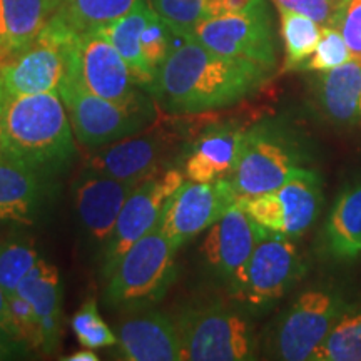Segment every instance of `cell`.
Returning <instances> with one entry per match:
<instances>
[{
    "instance_id": "6da1fadb",
    "label": "cell",
    "mask_w": 361,
    "mask_h": 361,
    "mask_svg": "<svg viewBox=\"0 0 361 361\" xmlns=\"http://www.w3.org/2000/svg\"><path fill=\"white\" fill-rule=\"evenodd\" d=\"M263 67L180 39L147 90L169 114H201L231 107L268 82Z\"/></svg>"
},
{
    "instance_id": "7a4b0ae2",
    "label": "cell",
    "mask_w": 361,
    "mask_h": 361,
    "mask_svg": "<svg viewBox=\"0 0 361 361\" xmlns=\"http://www.w3.org/2000/svg\"><path fill=\"white\" fill-rule=\"evenodd\" d=\"M2 152L40 174H61L78 149L57 90L8 99L2 116Z\"/></svg>"
},
{
    "instance_id": "3957f363",
    "label": "cell",
    "mask_w": 361,
    "mask_h": 361,
    "mask_svg": "<svg viewBox=\"0 0 361 361\" xmlns=\"http://www.w3.org/2000/svg\"><path fill=\"white\" fill-rule=\"evenodd\" d=\"M183 361H246L258 358L259 341L251 313L221 301L184 306L174 316Z\"/></svg>"
},
{
    "instance_id": "277c9868",
    "label": "cell",
    "mask_w": 361,
    "mask_h": 361,
    "mask_svg": "<svg viewBox=\"0 0 361 361\" xmlns=\"http://www.w3.org/2000/svg\"><path fill=\"white\" fill-rule=\"evenodd\" d=\"M178 250L159 224L135 241L107 279L104 301L111 308L141 311L166 296L176 279Z\"/></svg>"
},
{
    "instance_id": "5b68a950",
    "label": "cell",
    "mask_w": 361,
    "mask_h": 361,
    "mask_svg": "<svg viewBox=\"0 0 361 361\" xmlns=\"http://www.w3.org/2000/svg\"><path fill=\"white\" fill-rule=\"evenodd\" d=\"M306 159V149L290 129L259 123L245 130L229 180L239 197L259 196L283 186Z\"/></svg>"
},
{
    "instance_id": "8992f818",
    "label": "cell",
    "mask_w": 361,
    "mask_h": 361,
    "mask_svg": "<svg viewBox=\"0 0 361 361\" xmlns=\"http://www.w3.org/2000/svg\"><path fill=\"white\" fill-rule=\"evenodd\" d=\"M305 274L306 264L293 238L269 231L226 290L247 313L259 314L273 308Z\"/></svg>"
},
{
    "instance_id": "52a82bcc",
    "label": "cell",
    "mask_w": 361,
    "mask_h": 361,
    "mask_svg": "<svg viewBox=\"0 0 361 361\" xmlns=\"http://www.w3.org/2000/svg\"><path fill=\"white\" fill-rule=\"evenodd\" d=\"M348 306L338 288L303 291L271 329L269 355L283 361H310Z\"/></svg>"
},
{
    "instance_id": "ba28073f",
    "label": "cell",
    "mask_w": 361,
    "mask_h": 361,
    "mask_svg": "<svg viewBox=\"0 0 361 361\" xmlns=\"http://www.w3.org/2000/svg\"><path fill=\"white\" fill-rule=\"evenodd\" d=\"M75 139L85 147H102L141 133L154 119L152 107L130 109L107 101L84 87L74 74L66 72L59 84Z\"/></svg>"
},
{
    "instance_id": "9c48e42d",
    "label": "cell",
    "mask_w": 361,
    "mask_h": 361,
    "mask_svg": "<svg viewBox=\"0 0 361 361\" xmlns=\"http://www.w3.org/2000/svg\"><path fill=\"white\" fill-rule=\"evenodd\" d=\"M67 71L96 96L130 109L152 107L139 92L129 66L99 29L75 34Z\"/></svg>"
},
{
    "instance_id": "30bf717a",
    "label": "cell",
    "mask_w": 361,
    "mask_h": 361,
    "mask_svg": "<svg viewBox=\"0 0 361 361\" xmlns=\"http://www.w3.org/2000/svg\"><path fill=\"white\" fill-rule=\"evenodd\" d=\"M75 34L52 17L25 51L0 64V90L7 99L57 90L69 64Z\"/></svg>"
},
{
    "instance_id": "8fae6325",
    "label": "cell",
    "mask_w": 361,
    "mask_h": 361,
    "mask_svg": "<svg viewBox=\"0 0 361 361\" xmlns=\"http://www.w3.org/2000/svg\"><path fill=\"white\" fill-rule=\"evenodd\" d=\"M238 201L264 229L295 239L303 236L318 218L323 204L322 178L314 171L300 168L274 191L241 196Z\"/></svg>"
},
{
    "instance_id": "7c38bea8",
    "label": "cell",
    "mask_w": 361,
    "mask_h": 361,
    "mask_svg": "<svg viewBox=\"0 0 361 361\" xmlns=\"http://www.w3.org/2000/svg\"><path fill=\"white\" fill-rule=\"evenodd\" d=\"M186 39L223 56L252 62L268 72L276 69V37L266 4L247 12L202 20Z\"/></svg>"
},
{
    "instance_id": "4fadbf2b",
    "label": "cell",
    "mask_w": 361,
    "mask_h": 361,
    "mask_svg": "<svg viewBox=\"0 0 361 361\" xmlns=\"http://www.w3.org/2000/svg\"><path fill=\"white\" fill-rule=\"evenodd\" d=\"M184 180H186V174L183 169L168 166L157 174L144 179L134 189L117 218L111 239L102 250V279L107 281L129 247L159 224L166 202Z\"/></svg>"
},
{
    "instance_id": "5bb4252c",
    "label": "cell",
    "mask_w": 361,
    "mask_h": 361,
    "mask_svg": "<svg viewBox=\"0 0 361 361\" xmlns=\"http://www.w3.org/2000/svg\"><path fill=\"white\" fill-rule=\"evenodd\" d=\"M183 142V135L169 129V126L146 128L144 133L129 135L107 146L97 147L85 159L84 168L109 178L141 184L166 169L169 157Z\"/></svg>"
},
{
    "instance_id": "9a60e30c",
    "label": "cell",
    "mask_w": 361,
    "mask_h": 361,
    "mask_svg": "<svg viewBox=\"0 0 361 361\" xmlns=\"http://www.w3.org/2000/svg\"><path fill=\"white\" fill-rule=\"evenodd\" d=\"M238 200L239 194L229 179L213 183L186 179L166 202L159 228L179 250L207 231Z\"/></svg>"
},
{
    "instance_id": "2e32d148",
    "label": "cell",
    "mask_w": 361,
    "mask_h": 361,
    "mask_svg": "<svg viewBox=\"0 0 361 361\" xmlns=\"http://www.w3.org/2000/svg\"><path fill=\"white\" fill-rule=\"evenodd\" d=\"M269 231L259 226L238 202L207 229L201 259L207 273L226 288L239 276L255 247Z\"/></svg>"
},
{
    "instance_id": "e0dca14e",
    "label": "cell",
    "mask_w": 361,
    "mask_h": 361,
    "mask_svg": "<svg viewBox=\"0 0 361 361\" xmlns=\"http://www.w3.org/2000/svg\"><path fill=\"white\" fill-rule=\"evenodd\" d=\"M137 186L89 168L80 171L74 184L75 213L85 234L96 245H107L126 201Z\"/></svg>"
},
{
    "instance_id": "ac0fdd59",
    "label": "cell",
    "mask_w": 361,
    "mask_h": 361,
    "mask_svg": "<svg viewBox=\"0 0 361 361\" xmlns=\"http://www.w3.org/2000/svg\"><path fill=\"white\" fill-rule=\"evenodd\" d=\"M52 194V178L0 154V221L35 224Z\"/></svg>"
},
{
    "instance_id": "d6986e66",
    "label": "cell",
    "mask_w": 361,
    "mask_h": 361,
    "mask_svg": "<svg viewBox=\"0 0 361 361\" xmlns=\"http://www.w3.org/2000/svg\"><path fill=\"white\" fill-rule=\"evenodd\" d=\"M121 358L129 361H180L179 333L174 318L149 310L128 316L117 326Z\"/></svg>"
},
{
    "instance_id": "ffe728a7",
    "label": "cell",
    "mask_w": 361,
    "mask_h": 361,
    "mask_svg": "<svg viewBox=\"0 0 361 361\" xmlns=\"http://www.w3.org/2000/svg\"><path fill=\"white\" fill-rule=\"evenodd\" d=\"M245 128L236 123L211 126L194 139L184 157L183 171L186 179L197 183L229 179L236 166Z\"/></svg>"
},
{
    "instance_id": "44dd1931",
    "label": "cell",
    "mask_w": 361,
    "mask_h": 361,
    "mask_svg": "<svg viewBox=\"0 0 361 361\" xmlns=\"http://www.w3.org/2000/svg\"><path fill=\"white\" fill-rule=\"evenodd\" d=\"M319 112L336 128L361 124V61L351 59L336 69L319 72L313 85Z\"/></svg>"
},
{
    "instance_id": "7402d4cb",
    "label": "cell",
    "mask_w": 361,
    "mask_h": 361,
    "mask_svg": "<svg viewBox=\"0 0 361 361\" xmlns=\"http://www.w3.org/2000/svg\"><path fill=\"white\" fill-rule=\"evenodd\" d=\"M17 293L32 305L39 316L44 336L42 353H54L62 336V284L59 269L40 258L22 279Z\"/></svg>"
},
{
    "instance_id": "603a6c76",
    "label": "cell",
    "mask_w": 361,
    "mask_h": 361,
    "mask_svg": "<svg viewBox=\"0 0 361 361\" xmlns=\"http://www.w3.org/2000/svg\"><path fill=\"white\" fill-rule=\"evenodd\" d=\"M323 247L333 259L361 258V183L338 194L323 229Z\"/></svg>"
},
{
    "instance_id": "cb8c5ba5",
    "label": "cell",
    "mask_w": 361,
    "mask_h": 361,
    "mask_svg": "<svg viewBox=\"0 0 361 361\" xmlns=\"http://www.w3.org/2000/svg\"><path fill=\"white\" fill-rule=\"evenodd\" d=\"M62 0H0V44L7 59L25 51L57 12Z\"/></svg>"
},
{
    "instance_id": "d4e9b609",
    "label": "cell",
    "mask_w": 361,
    "mask_h": 361,
    "mask_svg": "<svg viewBox=\"0 0 361 361\" xmlns=\"http://www.w3.org/2000/svg\"><path fill=\"white\" fill-rule=\"evenodd\" d=\"M156 11L152 8L149 0H139L133 7V11L126 13L124 17L117 19L112 24L99 27V30L111 40V44L123 56L126 64L129 66L133 78L139 85L147 89L156 78V72L149 67L144 59L141 37Z\"/></svg>"
},
{
    "instance_id": "484cf974",
    "label": "cell",
    "mask_w": 361,
    "mask_h": 361,
    "mask_svg": "<svg viewBox=\"0 0 361 361\" xmlns=\"http://www.w3.org/2000/svg\"><path fill=\"white\" fill-rule=\"evenodd\" d=\"M139 0H62L54 19L80 34L112 24L133 11Z\"/></svg>"
},
{
    "instance_id": "4316f807",
    "label": "cell",
    "mask_w": 361,
    "mask_h": 361,
    "mask_svg": "<svg viewBox=\"0 0 361 361\" xmlns=\"http://www.w3.org/2000/svg\"><path fill=\"white\" fill-rule=\"evenodd\" d=\"M278 11L284 44L283 72L301 71L319 42L323 25L303 13L286 11V8H278Z\"/></svg>"
},
{
    "instance_id": "83f0119b",
    "label": "cell",
    "mask_w": 361,
    "mask_h": 361,
    "mask_svg": "<svg viewBox=\"0 0 361 361\" xmlns=\"http://www.w3.org/2000/svg\"><path fill=\"white\" fill-rule=\"evenodd\" d=\"M310 361H361V305H350Z\"/></svg>"
},
{
    "instance_id": "f1b7e54d",
    "label": "cell",
    "mask_w": 361,
    "mask_h": 361,
    "mask_svg": "<svg viewBox=\"0 0 361 361\" xmlns=\"http://www.w3.org/2000/svg\"><path fill=\"white\" fill-rule=\"evenodd\" d=\"M39 259V252L32 243L24 239L0 241V286L7 296L17 293L20 281Z\"/></svg>"
},
{
    "instance_id": "f546056e",
    "label": "cell",
    "mask_w": 361,
    "mask_h": 361,
    "mask_svg": "<svg viewBox=\"0 0 361 361\" xmlns=\"http://www.w3.org/2000/svg\"><path fill=\"white\" fill-rule=\"evenodd\" d=\"M71 328L82 348L97 350L117 345V336L102 319L94 296L85 298L80 308L75 311L71 319Z\"/></svg>"
},
{
    "instance_id": "4dcf8cb0",
    "label": "cell",
    "mask_w": 361,
    "mask_h": 361,
    "mask_svg": "<svg viewBox=\"0 0 361 361\" xmlns=\"http://www.w3.org/2000/svg\"><path fill=\"white\" fill-rule=\"evenodd\" d=\"M151 6L179 39H186L207 19L206 0H151Z\"/></svg>"
},
{
    "instance_id": "1f68e13d",
    "label": "cell",
    "mask_w": 361,
    "mask_h": 361,
    "mask_svg": "<svg viewBox=\"0 0 361 361\" xmlns=\"http://www.w3.org/2000/svg\"><path fill=\"white\" fill-rule=\"evenodd\" d=\"M351 51L335 25H323L322 37L314 52L308 57L301 71L306 72H328L351 61Z\"/></svg>"
},
{
    "instance_id": "d6a6232c",
    "label": "cell",
    "mask_w": 361,
    "mask_h": 361,
    "mask_svg": "<svg viewBox=\"0 0 361 361\" xmlns=\"http://www.w3.org/2000/svg\"><path fill=\"white\" fill-rule=\"evenodd\" d=\"M174 37H178V35L171 30V27L157 13L144 29L141 37L142 54L149 67L154 72H157L162 62L168 59L169 52L173 51Z\"/></svg>"
},
{
    "instance_id": "836d02e7",
    "label": "cell",
    "mask_w": 361,
    "mask_h": 361,
    "mask_svg": "<svg viewBox=\"0 0 361 361\" xmlns=\"http://www.w3.org/2000/svg\"><path fill=\"white\" fill-rule=\"evenodd\" d=\"M8 306H11V314L19 340L29 350L42 351V328H40L39 316L32 308V305L24 296H20L19 293H13V295L8 296Z\"/></svg>"
},
{
    "instance_id": "e575fe53",
    "label": "cell",
    "mask_w": 361,
    "mask_h": 361,
    "mask_svg": "<svg viewBox=\"0 0 361 361\" xmlns=\"http://www.w3.org/2000/svg\"><path fill=\"white\" fill-rule=\"evenodd\" d=\"M331 25L345 37L353 59L361 61V0H341Z\"/></svg>"
},
{
    "instance_id": "d590c367",
    "label": "cell",
    "mask_w": 361,
    "mask_h": 361,
    "mask_svg": "<svg viewBox=\"0 0 361 361\" xmlns=\"http://www.w3.org/2000/svg\"><path fill=\"white\" fill-rule=\"evenodd\" d=\"M278 8L303 13L322 25H331L341 0H273Z\"/></svg>"
},
{
    "instance_id": "8d00e7d4",
    "label": "cell",
    "mask_w": 361,
    "mask_h": 361,
    "mask_svg": "<svg viewBox=\"0 0 361 361\" xmlns=\"http://www.w3.org/2000/svg\"><path fill=\"white\" fill-rule=\"evenodd\" d=\"M266 0H206L207 19L229 13H241L263 6Z\"/></svg>"
},
{
    "instance_id": "74e56055",
    "label": "cell",
    "mask_w": 361,
    "mask_h": 361,
    "mask_svg": "<svg viewBox=\"0 0 361 361\" xmlns=\"http://www.w3.org/2000/svg\"><path fill=\"white\" fill-rule=\"evenodd\" d=\"M0 331H4V333H6V335L13 338V340L20 341L19 336H17L16 324H13L12 314H11V306H8V296H7V293L2 290V286H0Z\"/></svg>"
},
{
    "instance_id": "f35d334b",
    "label": "cell",
    "mask_w": 361,
    "mask_h": 361,
    "mask_svg": "<svg viewBox=\"0 0 361 361\" xmlns=\"http://www.w3.org/2000/svg\"><path fill=\"white\" fill-rule=\"evenodd\" d=\"M29 348L24 343L13 340L4 331H0V360H12L17 356H24Z\"/></svg>"
},
{
    "instance_id": "ab89813d",
    "label": "cell",
    "mask_w": 361,
    "mask_h": 361,
    "mask_svg": "<svg viewBox=\"0 0 361 361\" xmlns=\"http://www.w3.org/2000/svg\"><path fill=\"white\" fill-rule=\"evenodd\" d=\"M66 361H99V356L94 353L92 348H84L80 351H75L71 356H66Z\"/></svg>"
},
{
    "instance_id": "60d3db41",
    "label": "cell",
    "mask_w": 361,
    "mask_h": 361,
    "mask_svg": "<svg viewBox=\"0 0 361 361\" xmlns=\"http://www.w3.org/2000/svg\"><path fill=\"white\" fill-rule=\"evenodd\" d=\"M8 99L4 96L2 90H0V154H2V139H4V129H2V116H4V107H6Z\"/></svg>"
},
{
    "instance_id": "b9f144b4",
    "label": "cell",
    "mask_w": 361,
    "mask_h": 361,
    "mask_svg": "<svg viewBox=\"0 0 361 361\" xmlns=\"http://www.w3.org/2000/svg\"><path fill=\"white\" fill-rule=\"evenodd\" d=\"M4 61H7V54H6V49H4V45L0 44V64H2Z\"/></svg>"
}]
</instances>
